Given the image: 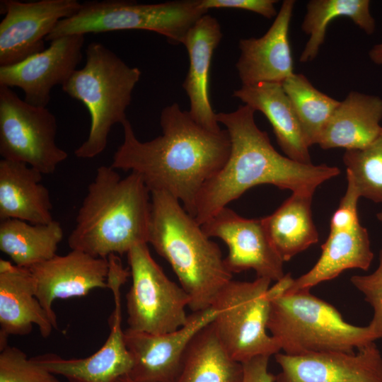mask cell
<instances>
[{"instance_id": "cell-32", "label": "cell", "mask_w": 382, "mask_h": 382, "mask_svg": "<svg viewBox=\"0 0 382 382\" xmlns=\"http://www.w3.org/2000/svg\"><path fill=\"white\" fill-rule=\"evenodd\" d=\"M378 260V265L372 273L353 275L350 282L371 306L373 316L369 325L378 339L382 340V246Z\"/></svg>"}, {"instance_id": "cell-10", "label": "cell", "mask_w": 382, "mask_h": 382, "mask_svg": "<svg viewBox=\"0 0 382 382\" xmlns=\"http://www.w3.org/2000/svg\"><path fill=\"white\" fill-rule=\"evenodd\" d=\"M57 120L47 108L21 99L0 86V155L25 163L42 175L52 174L68 154L56 142Z\"/></svg>"}, {"instance_id": "cell-16", "label": "cell", "mask_w": 382, "mask_h": 382, "mask_svg": "<svg viewBox=\"0 0 382 382\" xmlns=\"http://www.w3.org/2000/svg\"><path fill=\"white\" fill-rule=\"evenodd\" d=\"M84 41V35L62 36L19 63L0 66V86L18 87L23 90L26 103L46 108L52 88L62 86L76 70Z\"/></svg>"}, {"instance_id": "cell-38", "label": "cell", "mask_w": 382, "mask_h": 382, "mask_svg": "<svg viewBox=\"0 0 382 382\" xmlns=\"http://www.w3.org/2000/svg\"><path fill=\"white\" fill-rule=\"evenodd\" d=\"M376 217L378 221L382 222V209L379 212L377 213Z\"/></svg>"}, {"instance_id": "cell-18", "label": "cell", "mask_w": 382, "mask_h": 382, "mask_svg": "<svg viewBox=\"0 0 382 382\" xmlns=\"http://www.w3.org/2000/svg\"><path fill=\"white\" fill-rule=\"evenodd\" d=\"M274 382H382V355L373 342L354 352L277 353Z\"/></svg>"}, {"instance_id": "cell-28", "label": "cell", "mask_w": 382, "mask_h": 382, "mask_svg": "<svg viewBox=\"0 0 382 382\" xmlns=\"http://www.w3.org/2000/svg\"><path fill=\"white\" fill-rule=\"evenodd\" d=\"M369 0H311L306 5V13L301 29L309 37L299 61L313 60L323 44L330 23L339 17L350 18L367 35L376 30V21L370 11Z\"/></svg>"}, {"instance_id": "cell-12", "label": "cell", "mask_w": 382, "mask_h": 382, "mask_svg": "<svg viewBox=\"0 0 382 382\" xmlns=\"http://www.w3.org/2000/svg\"><path fill=\"white\" fill-rule=\"evenodd\" d=\"M108 286L113 295L114 310L110 317V333L103 345L94 354L81 359H64L47 353L31 359L55 375L69 382H117L129 375L133 361L122 328L121 287L130 276L118 255L108 257Z\"/></svg>"}, {"instance_id": "cell-15", "label": "cell", "mask_w": 382, "mask_h": 382, "mask_svg": "<svg viewBox=\"0 0 382 382\" xmlns=\"http://www.w3.org/2000/svg\"><path fill=\"white\" fill-rule=\"evenodd\" d=\"M217 313L213 307L192 312L183 327L165 334L127 328L125 340L133 361L128 376L135 382H174L189 343L199 330L214 320Z\"/></svg>"}, {"instance_id": "cell-7", "label": "cell", "mask_w": 382, "mask_h": 382, "mask_svg": "<svg viewBox=\"0 0 382 382\" xmlns=\"http://www.w3.org/2000/svg\"><path fill=\"white\" fill-rule=\"evenodd\" d=\"M207 12L201 0L156 4L89 1L81 3L76 14L59 21L45 40L50 42L69 35L144 30L165 36L171 44H183L189 29Z\"/></svg>"}, {"instance_id": "cell-30", "label": "cell", "mask_w": 382, "mask_h": 382, "mask_svg": "<svg viewBox=\"0 0 382 382\" xmlns=\"http://www.w3.org/2000/svg\"><path fill=\"white\" fill-rule=\"evenodd\" d=\"M343 163L360 197L382 203V132L364 149L346 150Z\"/></svg>"}, {"instance_id": "cell-21", "label": "cell", "mask_w": 382, "mask_h": 382, "mask_svg": "<svg viewBox=\"0 0 382 382\" xmlns=\"http://www.w3.org/2000/svg\"><path fill=\"white\" fill-rule=\"evenodd\" d=\"M36 325L43 337L54 328L35 296L33 277L28 268L0 260V348L10 335H25Z\"/></svg>"}, {"instance_id": "cell-29", "label": "cell", "mask_w": 382, "mask_h": 382, "mask_svg": "<svg viewBox=\"0 0 382 382\" xmlns=\"http://www.w3.org/2000/svg\"><path fill=\"white\" fill-rule=\"evenodd\" d=\"M308 146L318 144L321 133L340 101L318 90L307 77L294 74L282 84Z\"/></svg>"}, {"instance_id": "cell-37", "label": "cell", "mask_w": 382, "mask_h": 382, "mask_svg": "<svg viewBox=\"0 0 382 382\" xmlns=\"http://www.w3.org/2000/svg\"><path fill=\"white\" fill-rule=\"evenodd\" d=\"M117 382H135L133 380L130 378V377L128 375L124 376L121 378H120Z\"/></svg>"}, {"instance_id": "cell-17", "label": "cell", "mask_w": 382, "mask_h": 382, "mask_svg": "<svg viewBox=\"0 0 382 382\" xmlns=\"http://www.w3.org/2000/svg\"><path fill=\"white\" fill-rule=\"evenodd\" d=\"M33 277L35 296L47 313L54 329L57 316L52 308L56 299L83 296L94 289H107L108 258L93 256L79 250L28 268Z\"/></svg>"}, {"instance_id": "cell-4", "label": "cell", "mask_w": 382, "mask_h": 382, "mask_svg": "<svg viewBox=\"0 0 382 382\" xmlns=\"http://www.w3.org/2000/svg\"><path fill=\"white\" fill-rule=\"evenodd\" d=\"M148 243L170 265L189 296L188 308L192 312L212 307L232 280L219 246L180 202L167 192H151Z\"/></svg>"}, {"instance_id": "cell-20", "label": "cell", "mask_w": 382, "mask_h": 382, "mask_svg": "<svg viewBox=\"0 0 382 382\" xmlns=\"http://www.w3.org/2000/svg\"><path fill=\"white\" fill-rule=\"evenodd\" d=\"M222 35L218 20L207 13L189 29L183 42L189 57V69L183 83L190 100L188 112L197 124L212 132L221 129L210 103L209 71Z\"/></svg>"}, {"instance_id": "cell-31", "label": "cell", "mask_w": 382, "mask_h": 382, "mask_svg": "<svg viewBox=\"0 0 382 382\" xmlns=\"http://www.w3.org/2000/svg\"><path fill=\"white\" fill-rule=\"evenodd\" d=\"M0 349V382H60L20 349L7 344Z\"/></svg>"}, {"instance_id": "cell-1", "label": "cell", "mask_w": 382, "mask_h": 382, "mask_svg": "<svg viewBox=\"0 0 382 382\" xmlns=\"http://www.w3.org/2000/svg\"><path fill=\"white\" fill-rule=\"evenodd\" d=\"M122 125L124 140L110 166L139 175L150 193L170 194L194 217L201 190L228 158V132L204 128L176 103L161 110L162 134L151 141H139L128 119Z\"/></svg>"}, {"instance_id": "cell-19", "label": "cell", "mask_w": 382, "mask_h": 382, "mask_svg": "<svg viewBox=\"0 0 382 382\" xmlns=\"http://www.w3.org/2000/svg\"><path fill=\"white\" fill-rule=\"evenodd\" d=\"M294 0L282 1L272 24L260 37L241 39L236 64L242 85L282 84L294 72L289 38Z\"/></svg>"}, {"instance_id": "cell-25", "label": "cell", "mask_w": 382, "mask_h": 382, "mask_svg": "<svg viewBox=\"0 0 382 382\" xmlns=\"http://www.w3.org/2000/svg\"><path fill=\"white\" fill-rule=\"evenodd\" d=\"M313 195L292 192L272 214L262 218L267 237L284 262L318 242L311 212Z\"/></svg>"}, {"instance_id": "cell-35", "label": "cell", "mask_w": 382, "mask_h": 382, "mask_svg": "<svg viewBox=\"0 0 382 382\" xmlns=\"http://www.w3.org/2000/svg\"><path fill=\"white\" fill-rule=\"evenodd\" d=\"M294 278L290 273L285 274L282 278L275 282L273 285H270L267 289V294L270 301L282 296L291 287L294 282Z\"/></svg>"}, {"instance_id": "cell-11", "label": "cell", "mask_w": 382, "mask_h": 382, "mask_svg": "<svg viewBox=\"0 0 382 382\" xmlns=\"http://www.w3.org/2000/svg\"><path fill=\"white\" fill-rule=\"evenodd\" d=\"M347 180L346 192L331 217L330 233L321 245L320 256L310 270L294 279L285 294L311 291L347 270L369 269L374 253L368 231L359 219L357 204L360 196L352 179L347 176Z\"/></svg>"}, {"instance_id": "cell-3", "label": "cell", "mask_w": 382, "mask_h": 382, "mask_svg": "<svg viewBox=\"0 0 382 382\" xmlns=\"http://www.w3.org/2000/svg\"><path fill=\"white\" fill-rule=\"evenodd\" d=\"M111 166H100L76 217L68 238L71 250L108 258L122 255L149 242L151 193L141 176L121 178Z\"/></svg>"}, {"instance_id": "cell-5", "label": "cell", "mask_w": 382, "mask_h": 382, "mask_svg": "<svg viewBox=\"0 0 382 382\" xmlns=\"http://www.w3.org/2000/svg\"><path fill=\"white\" fill-rule=\"evenodd\" d=\"M85 52V65L76 69L62 88L71 98L81 101L90 114L88 137L74 151L77 158L90 159L105 149L112 126L127 119L125 111L141 73L101 42H91Z\"/></svg>"}, {"instance_id": "cell-27", "label": "cell", "mask_w": 382, "mask_h": 382, "mask_svg": "<svg viewBox=\"0 0 382 382\" xmlns=\"http://www.w3.org/2000/svg\"><path fill=\"white\" fill-rule=\"evenodd\" d=\"M61 224L53 220L45 224L8 219L0 223V250L14 265L30 268L55 256L63 238Z\"/></svg>"}, {"instance_id": "cell-2", "label": "cell", "mask_w": 382, "mask_h": 382, "mask_svg": "<svg viewBox=\"0 0 382 382\" xmlns=\"http://www.w3.org/2000/svg\"><path fill=\"white\" fill-rule=\"evenodd\" d=\"M247 105L230 112L216 113L231 141L228 158L201 190L194 218L201 226L251 187L272 185L292 192L314 194L325 181L340 175L336 166L301 163L280 154L268 134L255 120Z\"/></svg>"}, {"instance_id": "cell-13", "label": "cell", "mask_w": 382, "mask_h": 382, "mask_svg": "<svg viewBox=\"0 0 382 382\" xmlns=\"http://www.w3.org/2000/svg\"><path fill=\"white\" fill-rule=\"evenodd\" d=\"M77 0L1 1L0 66L19 63L43 51L46 37L62 19L80 9Z\"/></svg>"}, {"instance_id": "cell-23", "label": "cell", "mask_w": 382, "mask_h": 382, "mask_svg": "<svg viewBox=\"0 0 382 382\" xmlns=\"http://www.w3.org/2000/svg\"><path fill=\"white\" fill-rule=\"evenodd\" d=\"M233 96L266 117L286 156L299 163H312L310 146L282 84L242 85Z\"/></svg>"}, {"instance_id": "cell-33", "label": "cell", "mask_w": 382, "mask_h": 382, "mask_svg": "<svg viewBox=\"0 0 382 382\" xmlns=\"http://www.w3.org/2000/svg\"><path fill=\"white\" fill-rule=\"evenodd\" d=\"M275 0H201L202 6L211 8H233L256 13L266 18L276 17Z\"/></svg>"}, {"instance_id": "cell-9", "label": "cell", "mask_w": 382, "mask_h": 382, "mask_svg": "<svg viewBox=\"0 0 382 382\" xmlns=\"http://www.w3.org/2000/svg\"><path fill=\"white\" fill-rule=\"evenodd\" d=\"M132 285L126 294L129 329L160 335L173 332L188 320L190 298L151 256L148 244L132 247L127 253Z\"/></svg>"}, {"instance_id": "cell-6", "label": "cell", "mask_w": 382, "mask_h": 382, "mask_svg": "<svg viewBox=\"0 0 382 382\" xmlns=\"http://www.w3.org/2000/svg\"><path fill=\"white\" fill-rule=\"evenodd\" d=\"M267 330L289 355L354 352L378 340L369 325L347 323L332 305L307 290L272 299Z\"/></svg>"}, {"instance_id": "cell-8", "label": "cell", "mask_w": 382, "mask_h": 382, "mask_svg": "<svg viewBox=\"0 0 382 382\" xmlns=\"http://www.w3.org/2000/svg\"><path fill=\"white\" fill-rule=\"evenodd\" d=\"M271 283L262 277L250 282L232 279L212 306L218 312L212 324L221 345L241 364L281 350L267 330L271 301L267 291Z\"/></svg>"}, {"instance_id": "cell-26", "label": "cell", "mask_w": 382, "mask_h": 382, "mask_svg": "<svg viewBox=\"0 0 382 382\" xmlns=\"http://www.w3.org/2000/svg\"><path fill=\"white\" fill-rule=\"evenodd\" d=\"M243 375L242 364L224 349L212 323L189 343L174 382H242Z\"/></svg>"}, {"instance_id": "cell-22", "label": "cell", "mask_w": 382, "mask_h": 382, "mask_svg": "<svg viewBox=\"0 0 382 382\" xmlns=\"http://www.w3.org/2000/svg\"><path fill=\"white\" fill-rule=\"evenodd\" d=\"M382 98L349 92L340 102L324 127L318 145L323 149H362L382 132Z\"/></svg>"}, {"instance_id": "cell-34", "label": "cell", "mask_w": 382, "mask_h": 382, "mask_svg": "<svg viewBox=\"0 0 382 382\" xmlns=\"http://www.w3.org/2000/svg\"><path fill=\"white\" fill-rule=\"evenodd\" d=\"M270 357L259 356L243 363L242 382H274L275 376L268 371Z\"/></svg>"}, {"instance_id": "cell-24", "label": "cell", "mask_w": 382, "mask_h": 382, "mask_svg": "<svg viewBox=\"0 0 382 382\" xmlns=\"http://www.w3.org/2000/svg\"><path fill=\"white\" fill-rule=\"evenodd\" d=\"M42 174L18 161H0V219H16L34 224L54 220L49 190Z\"/></svg>"}, {"instance_id": "cell-14", "label": "cell", "mask_w": 382, "mask_h": 382, "mask_svg": "<svg viewBox=\"0 0 382 382\" xmlns=\"http://www.w3.org/2000/svg\"><path fill=\"white\" fill-rule=\"evenodd\" d=\"M209 237L228 248L225 263L233 273L253 270L257 277L277 282L284 277V261L271 244L261 219H246L227 207L201 225Z\"/></svg>"}, {"instance_id": "cell-36", "label": "cell", "mask_w": 382, "mask_h": 382, "mask_svg": "<svg viewBox=\"0 0 382 382\" xmlns=\"http://www.w3.org/2000/svg\"><path fill=\"white\" fill-rule=\"evenodd\" d=\"M370 60L376 65H382V42L374 45L369 52Z\"/></svg>"}]
</instances>
